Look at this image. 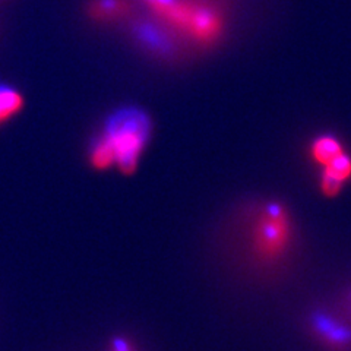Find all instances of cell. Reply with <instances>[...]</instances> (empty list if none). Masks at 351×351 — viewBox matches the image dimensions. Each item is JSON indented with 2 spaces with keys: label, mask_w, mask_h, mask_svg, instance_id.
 <instances>
[{
  "label": "cell",
  "mask_w": 351,
  "mask_h": 351,
  "mask_svg": "<svg viewBox=\"0 0 351 351\" xmlns=\"http://www.w3.org/2000/svg\"><path fill=\"white\" fill-rule=\"evenodd\" d=\"M152 136L151 117L136 107H125L108 116L101 134L88 149L91 167L104 171L117 167L123 174L135 173Z\"/></svg>",
  "instance_id": "1"
},
{
  "label": "cell",
  "mask_w": 351,
  "mask_h": 351,
  "mask_svg": "<svg viewBox=\"0 0 351 351\" xmlns=\"http://www.w3.org/2000/svg\"><path fill=\"white\" fill-rule=\"evenodd\" d=\"M295 237L290 211L280 202H268L250 226L249 250L261 263H277L293 249Z\"/></svg>",
  "instance_id": "2"
},
{
  "label": "cell",
  "mask_w": 351,
  "mask_h": 351,
  "mask_svg": "<svg viewBox=\"0 0 351 351\" xmlns=\"http://www.w3.org/2000/svg\"><path fill=\"white\" fill-rule=\"evenodd\" d=\"M161 18L179 25L201 43H213L221 31V18L215 9L188 0H144Z\"/></svg>",
  "instance_id": "3"
},
{
  "label": "cell",
  "mask_w": 351,
  "mask_h": 351,
  "mask_svg": "<svg viewBox=\"0 0 351 351\" xmlns=\"http://www.w3.org/2000/svg\"><path fill=\"white\" fill-rule=\"evenodd\" d=\"M344 151L346 149L341 142L332 135L317 136L316 139H313L309 148L312 160L316 164H319L321 167L328 166L332 160H335L338 156H341Z\"/></svg>",
  "instance_id": "4"
},
{
  "label": "cell",
  "mask_w": 351,
  "mask_h": 351,
  "mask_svg": "<svg viewBox=\"0 0 351 351\" xmlns=\"http://www.w3.org/2000/svg\"><path fill=\"white\" fill-rule=\"evenodd\" d=\"M130 10L128 0H93L88 15L98 22H110L125 16Z\"/></svg>",
  "instance_id": "5"
},
{
  "label": "cell",
  "mask_w": 351,
  "mask_h": 351,
  "mask_svg": "<svg viewBox=\"0 0 351 351\" xmlns=\"http://www.w3.org/2000/svg\"><path fill=\"white\" fill-rule=\"evenodd\" d=\"M25 106L24 95L14 86L0 84V126L22 112Z\"/></svg>",
  "instance_id": "6"
},
{
  "label": "cell",
  "mask_w": 351,
  "mask_h": 351,
  "mask_svg": "<svg viewBox=\"0 0 351 351\" xmlns=\"http://www.w3.org/2000/svg\"><path fill=\"white\" fill-rule=\"evenodd\" d=\"M322 174L328 176L339 183L346 184L351 180V156L348 152H343L341 156H338L335 160H332L328 166L322 167Z\"/></svg>",
  "instance_id": "7"
},
{
  "label": "cell",
  "mask_w": 351,
  "mask_h": 351,
  "mask_svg": "<svg viewBox=\"0 0 351 351\" xmlns=\"http://www.w3.org/2000/svg\"><path fill=\"white\" fill-rule=\"evenodd\" d=\"M110 351H138V350L135 348L134 344H132L130 339L117 337L113 339L112 344H110Z\"/></svg>",
  "instance_id": "8"
}]
</instances>
